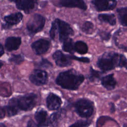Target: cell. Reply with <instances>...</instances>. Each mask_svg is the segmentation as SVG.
Returning <instances> with one entry per match:
<instances>
[{
  "mask_svg": "<svg viewBox=\"0 0 127 127\" xmlns=\"http://www.w3.org/2000/svg\"><path fill=\"white\" fill-rule=\"evenodd\" d=\"M75 111L81 118L88 119L91 117L94 112V102L87 98H80L74 104Z\"/></svg>",
  "mask_w": 127,
  "mask_h": 127,
  "instance_id": "3",
  "label": "cell"
},
{
  "mask_svg": "<svg viewBox=\"0 0 127 127\" xmlns=\"http://www.w3.org/2000/svg\"><path fill=\"white\" fill-rule=\"evenodd\" d=\"M91 3L97 11H106L114 10L117 5V0H93Z\"/></svg>",
  "mask_w": 127,
  "mask_h": 127,
  "instance_id": "8",
  "label": "cell"
},
{
  "mask_svg": "<svg viewBox=\"0 0 127 127\" xmlns=\"http://www.w3.org/2000/svg\"><path fill=\"white\" fill-rule=\"evenodd\" d=\"M84 80L85 77L83 74L73 69H71L60 73L56 79V82L63 88L76 90Z\"/></svg>",
  "mask_w": 127,
  "mask_h": 127,
  "instance_id": "1",
  "label": "cell"
},
{
  "mask_svg": "<svg viewBox=\"0 0 127 127\" xmlns=\"http://www.w3.org/2000/svg\"><path fill=\"white\" fill-rule=\"evenodd\" d=\"M21 43V39L18 37H9L5 40V47L7 51L10 52L18 49Z\"/></svg>",
  "mask_w": 127,
  "mask_h": 127,
  "instance_id": "17",
  "label": "cell"
},
{
  "mask_svg": "<svg viewBox=\"0 0 127 127\" xmlns=\"http://www.w3.org/2000/svg\"><path fill=\"white\" fill-rule=\"evenodd\" d=\"M64 112V110L63 109H60L52 114L49 118V126L50 127H56L60 122Z\"/></svg>",
  "mask_w": 127,
  "mask_h": 127,
  "instance_id": "22",
  "label": "cell"
},
{
  "mask_svg": "<svg viewBox=\"0 0 127 127\" xmlns=\"http://www.w3.org/2000/svg\"><path fill=\"white\" fill-rule=\"evenodd\" d=\"M37 99V95L33 93H28L20 97L17 99L19 109L24 111L31 110L36 104Z\"/></svg>",
  "mask_w": 127,
  "mask_h": 127,
  "instance_id": "5",
  "label": "cell"
},
{
  "mask_svg": "<svg viewBox=\"0 0 127 127\" xmlns=\"http://www.w3.org/2000/svg\"><path fill=\"white\" fill-rule=\"evenodd\" d=\"M113 40L118 49L127 52V28H119L114 33Z\"/></svg>",
  "mask_w": 127,
  "mask_h": 127,
  "instance_id": "6",
  "label": "cell"
},
{
  "mask_svg": "<svg viewBox=\"0 0 127 127\" xmlns=\"http://www.w3.org/2000/svg\"><path fill=\"white\" fill-rule=\"evenodd\" d=\"M4 54V49L2 47V46L1 45V44H0V57L3 55V54Z\"/></svg>",
  "mask_w": 127,
  "mask_h": 127,
  "instance_id": "36",
  "label": "cell"
},
{
  "mask_svg": "<svg viewBox=\"0 0 127 127\" xmlns=\"http://www.w3.org/2000/svg\"><path fill=\"white\" fill-rule=\"evenodd\" d=\"M26 127H39L37 123H36L33 120L31 119L28 121Z\"/></svg>",
  "mask_w": 127,
  "mask_h": 127,
  "instance_id": "34",
  "label": "cell"
},
{
  "mask_svg": "<svg viewBox=\"0 0 127 127\" xmlns=\"http://www.w3.org/2000/svg\"><path fill=\"white\" fill-rule=\"evenodd\" d=\"M123 127H127V124H124L123 125Z\"/></svg>",
  "mask_w": 127,
  "mask_h": 127,
  "instance_id": "38",
  "label": "cell"
},
{
  "mask_svg": "<svg viewBox=\"0 0 127 127\" xmlns=\"http://www.w3.org/2000/svg\"><path fill=\"white\" fill-rule=\"evenodd\" d=\"M19 9L22 10L26 13L33 9L37 3L36 1L27 0H17L13 1Z\"/></svg>",
  "mask_w": 127,
  "mask_h": 127,
  "instance_id": "16",
  "label": "cell"
},
{
  "mask_svg": "<svg viewBox=\"0 0 127 127\" xmlns=\"http://www.w3.org/2000/svg\"><path fill=\"white\" fill-rule=\"evenodd\" d=\"M48 73L44 70L35 69L29 76L30 81L34 84L38 86L45 84L48 80Z\"/></svg>",
  "mask_w": 127,
  "mask_h": 127,
  "instance_id": "9",
  "label": "cell"
},
{
  "mask_svg": "<svg viewBox=\"0 0 127 127\" xmlns=\"http://www.w3.org/2000/svg\"><path fill=\"white\" fill-rule=\"evenodd\" d=\"M104 73L102 72L101 71L97 70L93 68L92 66L90 67L89 74L87 76V78L90 82H95L100 80L102 75Z\"/></svg>",
  "mask_w": 127,
  "mask_h": 127,
  "instance_id": "23",
  "label": "cell"
},
{
  "mask_svg": "<svg viewBox=\"0 0 127 127\" xmlns=\"http://www.w3.org/2000/svg\"><path fill=\"white\" fill-rule=\"evenodd\" d=\"M58 6L66 7H77L83 10L87 9V5L82 0H60L58 4Z\"/></svg>",
  "mask_w": 127,
  "mask_h": 127,
  "instance_id": "12",
  "label": "cell"
},
{
  "mask_svg": "<svg viewBox=\"0 0 127 127\" xmlns=\"http://www.w3.org/2000/svg\"><path fill=\"white\" fill-rule=\"evenodd\" d=\"M55 21L57 24L59 39L61 42H63L64 40L69 38L70 36L74 35V31L68 23L60 19H56Z\"/></svg>",
  "mask_w": 127,
  "mask_h": 127,
  "instance_id": "7",
  "label": "cell"
},
{
  "mask_svg": "<svg viewBox=\"0 0 127 127\" xmlns=\"http://www.w3.org/2000/svg\"><path fill=\"white\" fill-rule=\"evenodd\" d=\"M75 52L80 55H84L87 53L88 51V47L86 43L79 40L74 43Z\"/></svg>",
  "mask_w": 127,
  "mask_h": 127,
  "instance_id": "24",
  "label": "cell"
},
{
  "mask_svg": "<svg viewBox=\"0 0 127 127\" xmlns=\"http://www.w3.org/2000/svg\"><path fill=\"white\" fill-rule=\"evenodd\" d=\"M2 65H3V64H2L1 62H0V68L2 66Z\"/></svg>",
  "mask_w": 127,
  "mask_h": 127,
  "instance_id": "39",
  "label": "cell"
},
{
  "mask_svg": "<svg viewBox=\"0 0 127 127\" xmlns=\"http://www.w3.org/2000/svg\"><path fill=\"white\" fill-rule=\"evenodd\" d=\"M121 55L114 51L105 52L98 58L96 65L104 73L119 67Z\"/></svg>",
  "mask_w": 127,
  "mask_h": 127,
  "instance_id": "2",
  "label": "cell"
},
{
  "mask_svg": "<svg viewBox=\"0 0 127 127\" xmlns=\"http://www.w3.org/2000/svg\"><path fill=\"white\" fill-rule=\"evenodd\" d=\"M69 58L72 60H75L81 63L88 64L90 62V59L87 57H78L74 55H68Z\"/></svg>",
  "mask_w": 127,
  "mask_h": 127,
  "instance_id": "31",
  "label": "cell"
},
{
  "mask_svg": "<svg viewBox=\"0 0 127 127\" xmlns=\"http://www.w3.org/2000/svg\"><path fill=\"white\" fill-rule=\"evenodd\" d=\"M6 114V111L5 108L0 107V119L4 118Z\"/></svg>",
  "mask_w": 127,
  "mask_h": 127,
  "instance_id": "35",
  "label": "cell"
},
{
  "mask_svg": "<svg viewBox=\"0 0 127 127\" xmlns=\"http://www.w3.org/2000/svg\"><path fill=\"white\" fill-rule=\"evenodd\" d=\"M24 61V57L21 55H12L11 57L9 59V61L14 64H19L23 62Z\"/></svg>",
  "mask_w": 127,
  "mask_h": 127,
  "instance_id": "29",
  "label": "cell"
},
{
  "mask_svg": "<svg viewBox=\"0 0 127 127\" xmlns=\"http://www.w3.org/2000/svg\"><path fill=\"white\" fill-rule=\"evenodd\" d=\"M109 110L111 114H114L116 110V106L114 104V103L112 102H110L109 103Z\"/></svg>",
  "mask_w": 127,
  "mask_h": 127,
  "instance_id": "33",
  "label": "cell"
},
{
  "mask_svg": "<svg viewBox=\"0 0 127 127\" xmlns=\"http://www.w3.org/2000/svg\"><path fill=\"white\" fill-rule=\"evenodd\" d=\"M101 84L108 91L114 90L117 85V82L114 77V73H111L103 76L100 79Z\"/></svg>",
  "mask_w": 127,
  "mask_h": 127,
  "instance_id": "14",
  "label": "cell"
},
{
  "mask_svg": "<svg viewBox=\"0 0 127 127\" xmlns=\"http://www.w3.org/2000/svg\"><path fill=\"white\" fill-rule=\"evenodd\" d=\"M38 65L43 67H49L52 66V64L46 59H42L41 61L38 63Z\"/></svg>",
  "mask_w": 127,
  "mask_h": 127,
  "instance_id": "32",
  "label": "cell"
},
{
  "mask_svg": "<svg viewBox=\"0 0 127 127\" xmlns=\"http://www.w3.org/2000/svg\"><path fill=\"white\" fill-rule=\"evenodd\" d=\"M37 124L39 127H47L49 126V118L47 112L43 110H37L34 115Z\"/></svg>",
  "mask_w": 127,
  "mask_h": 127,
  "instance_id": "15",
  "label": "cell"
},
{
  "mask_svg": "<svg viewBox=\"0 0 127 127\" xmlns=\"http://www.w3.org/2000/svg\"><path fill=\"white\" fill-rule=\"evenodd\" d=\"M23 18V15L20 12H16L4 17V20L9 27L19 23Z\"/></svg>",
  "mask_w": 127,
  "mask_h": 127,
  "instance_id": "20",
  "label": "cell"
},
{
  "mask_svg": "<svg viewBox=\"0 0 127 127\" xmlns=\"http://www.w3.org/2000/svg\"><path fill=\"white\" fill-rule=\"evenodd\" d=\"M97 18L101 22L108 23L111 26H115L117 23L116 15L113 13H99Z\"/></svg>",
  "mask_w": 127,
  "mask_h": 127,
  "instance_id": "19",
  "label": "cell"
},
{
  "mask_svg": "<svg viewBox=\"0 0 127 127\" xmlns=\"http://www.w3.org/2000/svg\"><path fill=\"white\" fill-rule=\"evenodd\" d=\"M82 31L87 35L92 34L95 31L94 23L90 21H85L81 26Z\"/></svg>",
  "mask_w": 127,
  "mask_h": 127,
  "instance_id": "26",
  "label": "cell"
},
{
  "mask_svg": "<svg viewBox=\"0 0 127 127\" xmlns=\"http://www.w3.org/2000/svg\"><path fill=\"white\" fill-rule=\"evenodd\" d=\"M45 19L43 16L39 14H34L29 19L26 28L30 34L33 35L41 31L44 28Z\"/></svg>",
  "mask_w": 127,
  "mask_h": 127,
  "instance_id": "4",
  "label": "cell"
},
{
  "mask_svg": "<svg viewBox=\"0 0 127 127\" xmlns=\"http://www.w3.org/2000/svg\"><path fill=\"white\" fill-rule=\"evenodd\" d=\"M116 12L120 24L127 27V6L117 8Z\"/></svg>",
  "mask_w": 127,
  "mask_h": 127,
  "instance_id": "21",
  "label": "cell"
},
{
  "mask_svg": "<svg viewBox=\"0 0 127 127\" xmlns=\"http://www.w3.org/2000/svg\"><path fill=\"white\" fill-rule=\"evenodd\" d=\"M125 68L126 69H127V63H126V65H125Z\"/></svg>",
  "mask_w": 127,
  "mask_h": 127,
  "instance_id": "40",
  "label": "cell"
},
{
  "mask_svg": "<svg viewBox=\"0 0 127 127\" xmlns=\"http://www.w3.org/2000/svg\"><path fill=\"white\" fill-rule=\"evenodd\" d=\"M97 34L101 40L105 41H109L112 37V34L110 31H107L101 29H99L98 30Z\"/></svg>",
  "mask_w": 127,
  "mask_h": 127,
  "instance_id": "28",
  "label": "cell"
},
{
  "mask_svg": "<svg viewBox=\"0 0 127 127\" xmlns=\"http://www.w3.org/2000/svg\"><path fill=\"white\" fill-rule=\"evenodd\" d=\"M46 102L48 109L51 111L59 109L62 104L61 98L53 93H50L48 95Z\"/></svg>",
  "mask_w": 127,
  "mask_h": 127,
  "instance_id": "13",
  "label": "cell"
},
{
  "mask_svg": "<svg viewBox=\"0 0 127 127\" xmlns=\"http://www.w3.org/2000/svg\"><path fill=\"white\" fill-rule=\"evenodd\" d=\"M62 48L64 51L69 53L71 54H73L75 52L74 43L73 40L70 38H68L63 41Z\"/></svg>",
  "mask_w": 127,
  "mask_h": 127,
  "instance_id": "25",
  "label": "cell"
},
{
  "mask_svg": "<svg viewBox=\"0 0 127 127\" xmlns=\"http://www.w3.org/2000/svg\"><path fill=\"white\" fill-rule=\"evenodd\" d=\"M58 32V26L56 21L55 20L52 23V26L50 30V36L51 39L54 40L57 32Z\"/></svg>",
  "mask_w": 127,
  "mask_h": 127,
  "instance_id": "30",
  "label": "cell"
},
{
  "mask_svg": "<svg viewBox=\"0 0 127 127\" xmlns=\"http://www.w3.org/2000/svg\"><path fill=\"white\" fill-rule=\"evenodd\" d=\"M92 123L89 120H79L71 125L68 127H89Z\"/></svg>",
  "mask_w": 127,
  "mask_h": 127,
  "instance_id": "27",
  "label": "cell"
},
{
  "mask_svg": "<svg viewBox=\"0 0 127 127\" xmlns=\"http://www.w3.org/2000/svg\"><path fill=\"white\" fill-rule=\"evenodd\" d=\"M0 127H7L4 124L0 123Z\"/></svg>",
  "mask_w": 127,
  "mask_h": 127,
  "instance_id": "37",
  "label": "cell"
},
{
  "mask_svg": "<svg viewBox=\"0 0 127 127\" xmlns=\"http://www.w3.org/2000/svg\"><path fill=\"white\" fill-rule=\"evenodd\" d=\"M53 58L56 64L60 67L67 66L72 63L71 60L69 58L68 55L64 54L60 51H56L53 55Z\"/></svg>",
  "mask_w": 127,
  "mask_h": 127,
  "instance_id": "11",
  "label": "cell"
},
{
  "mask_svg": "<svg viewBox=\"0 0 127 127\" xmlns=\"http://www.w3.org/2000/svg\"><path fill=\"white\" fill-rule=\"evenodd\" d=\"M6 113L8 117H12L16 115L20 110L18 105L17 99L13 98L11 99L7 106L5 108Z\"/></svg>",
  "mask_w": 127,
  "mask_h": 127,
  "instance_id": "18",
  "label": "cell"
},
{
  "mask_svg": "<svg viewBox=\"0 0 127 127\" xmlns=\"http://www.w3.org/2000/svg\"><path fill=\"white\" fill-rule=\"evenodd\" d=\"M50 45V42L48 40L41 39L33 42L31 45V48L35 54L41 55L47 52Z\"/></svg>",
  "mask_w": 127,
  "mask_h": 127,
  "instance_id": "10",
  "label": "cell"
}]
</instances>
